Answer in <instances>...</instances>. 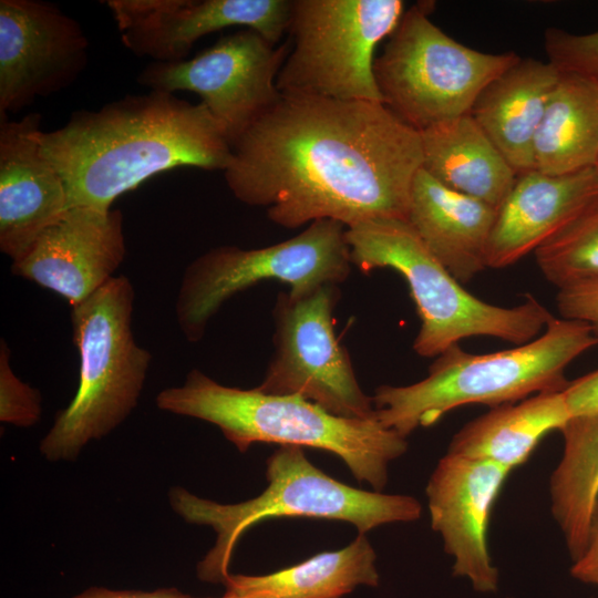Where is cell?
<instances>
[{
	"instance_id": "obj_1",
	"label": "cell",
	"mask_w": 598,
	"mask_h": 598,
	"mask_svg": "<svg viewBox=\"0 0 598 598\" xmlns=\"http://www.w3.org/2000/svg\"><path fill=\"white\" fill-rule=\"evenodd\" d=\"M423 166L420 132L383 103L281 95L233 145V195L293 229L408 218Z\"/></svg>"
},
{
	"instance_id": "obj_2",
	"label": "cell",
	"mask_w": 598,
	"mask_h": 598,
	"mask_svg": "<svg viewBox=\"0 0 598 598\" xmlns=\"http://www.w3.org/2000/svg\"><path fill=\"white\" fill-rule=\"evenodd\" d=\"M38 138L64 183L69 208L109 210L153 175L178 166L224 172L231 158L202 102L153 90L73 112L65 125Z\"/></svg>"
},
{
	"instance_id": "obj_3",
	"label": "cell",
	"mask_w": 598,
	"mask_h": 598,
	"mask_svg": "<svg viewBox=\"0 0 598 598\" xmlns=\"http://www.w3.org/2000/svg\"><path fill=\"white\" fill-rule=\"evenodd\" d=\"M155 402L163 411L218 426L239 452L254 443H277L336 454L357 481L375 492L388 483L390 463L408 451L406 437L377 416H337L300 395L223 385L198 369L190 370L182 385L162 390Z\"/></svg>"
},
{
	"instance_id": "obj_4",
	"label": "cell",
	"mask_w": 598,
	"mask_h": 598,
	"mask_svg": "<svg viewBox=\"0 0 598 598\" xmlns=\"http://www.w3.org/2000/svg\"><path fill=\"white\" fill-rule=\"evenodd\" d=\"M597 343L586 323L554 317L540 336L512 349L474 354L454 344L435 358L423 380L378 386L372 395L377 417L406 437L458 406L495 408L563 391L569 382L566 368Z\"/></svg>"
},
{
	"instance_id": "obj_5",
	"label": "cell",
	"mask_w": 598,
	"mask_h": 598,
	"mask_svg": "<svg viewBox=\"0 0 598 598\" xmlns=\"http://www.w3.org/2000/svg\"><path fill=\"white\" fill-rule=\"evenodd\" d=\"M266 489L249 501L221 504L172 487L169 503L185 522L210 526L213 548L199 561L203 581L225 584L239 537L251 526L274 517H313L350 523L360 534L391 523L417 520L420 502L409 495L368 492L343 484L316 467L301 446L280 445L267 461Z\"/></svg>"
},
{
	"instance_id": "obj_6",
	"label": "cell",
	"mask_w": 598,
	"mask_h": 598,
	"mask_svg": "<svg viewBox=\"0 0 598 598\" xmlns=\"http://www.w3.org/2000/svg\"><path fill=\"white\" fill-rule=\"evenodd\" d=\"M352 265L363 272L390 268L406 281L421 326L413 350L436 358L462 339L498 338L517 346L538 337L554 318L535 297L502 307L463 288L402 218L372 219L346 229Z\"/></svg>"
},
{
	"instance_id": "obj_7",
	"label": "cell",
	"mask_w": 598,
	"mask_h": 598,
	"mask_svg": "<svg viewBox=\"0 0 598 598\" xmlns=\"http://www.w3.org/2000/svg\"><path fill=\"white\" fill-rule=\"evenodd\" d=\"M134 298L131 280L114 276L72 307L79 386L40 442L48 461H74L90 441L107 435L137 405L152 355L133 336Z\"/></svg>"
},
{
	"instance_id": "obj_8",
	"label": "cell",
	"mask_w": 598,
	"mask_h": 598,
	"mask_svg": "<svg viewBox=\"0 0 598 598\" xmlns=\"http://www.w3.org/2000/svg\"><path fill=\"white\" fill-rule=\"evenodd\" d=\"M433 7L405 10L374 60L383 104L417 132L470 113L483 89L520 59L457 42L432 22Z\"/></svg>"
},
{
	"instance_id": "obj_9",
	"label": "cell",
	"mask_w": 598,
	"mask_h": 598,
	"mask_svg": "<svg viewBox=\"0 0 598 598\" xmlns=\"http://www.w3.org/2000/svg\"><path fill=\"white\" fill-rule=\"evenodd\" d=\"M405 11L401 0H293L281 95L383 103L374 50Z\"/></svg>"
},
{
	"instance_id": "obj_10",
	"label": "cell",
	"mask_w": 598,
	"mask_h": 598,
	"mask_svg": "<svg viewBox=\"0 0 598 598\" xmlns=\"http://www.w3.org/2000/svg\"><path fill=\"white\" fill-rule=\"evenodd\" d=\"M346 229L340 221L320 219L268 247L223 245L202 254L186 267L177 293L175 313L183 336L200 341L223 303L259 281L285 282L295 296L342 283L352 266Z\"/></svg>"
},
{
	"instance_id": "obj_11",
	"label": "cell",
	"mask_w": 598,
	"mask_h": 598,
	"mask_svg": "<svg viewBox=\"0 0 598 598\" xmlns=\"http://www.w3.org/2000/svg\"><path fill=\"white\" fill-rule=\"evenodd\" d=\"M338 289L327 285L302 296L278 295L272 311L275 352L256 388L267 394L300 395L337 416L373 419L372 396L362 391L336 336Z\"/></svg>"
},
{
	"instance_id": "obj_12",
	"label": "cell",
	"mask_w": 598,
	"mask_h": 598,
	"mask_svg": "<svg viewBox=\"0 0 598 598\" xmlns=\"http://www.w3.org/2000/svg\"><path fill=\"white\" fill-rule=\"evenodd\" d=\"M289 51L244 29L194 58L148 63L136 80L153 91L197 94L231 146L280 99L276 81Z\"/></svg>"
},
{
	"instance_id": "obj_13",
	"label": "cell",
	"mask_w": 598,
	"mask_h": 598,
	"mask_svg": "<svg viewBox=\"0 0 598 598\" xmlns=\"http://www.w3.org/2000/svg\"><path fill=\"white\" fill-rule=\"evenodd\" d=\"M89 40L59 7L0 1V117L72 84L87 63Z\"/></svg>"
},
{
	"instance_id": "obj_14",
	"label": "cell",
	"mask_w": 598,
	"mask_h": 598,
	"mask_svg": "<svg viewBox=\"0 0 598 598\" xmlns=\"http://www.w3.org/2000/svg\"><path fill=\"white\" fill-rule=\"evenodd\" d=\"M293 0H109L124 45L154 62L187 59L202 37L245 27L277 45L289 30Z\"/></svg>"
},
{
	"instance_id": "obj_15",
	"label": "cell",
	"mask_w": 598,
	"mask_h": 598,
	"mask_svg": "<svg viewBox=\"0 0 598 598\" xmlns=\"http://www.w3.org/2000/svg\"><path fill=\"white\" fill-rule=\"evenodd\" d=\"M512 471L497 463L446 453L426 485L432 529L454 559V577L482 594L496 592L498 570L488 549L492 507Z\"/></svg>"
},
{
	"instance_id": "obj_16",
	"label": "cell",
	"mask_w": 598,
	"mask_h": 598,
	"mask_svg": "<svg viewBox=\"0 0 598 598\" xmlns=\"http://www.w3.org/2000/svg\"><path fill=\"white\" fill-rule=\"evenodd\" d=\"M125 254L122 212L78 206L45 229L11 271L75 307L114 277Z\"/></svg>"
},
{
	"instance_id": "obj_17",
	"label": "cell",
	"mask_w": 598,
	"mask_h": 598,
	"mask_svg": "<svg viewBox=\"0 0 598 598\" xmlns=\"http://www.w3.org/2000/svg\"><path fill=\"white\" fill-rule=\"evenodd\" d=\"M41 118L0 117V250L12 262L69 209L64 183L41 151Z\"/></svg>"
},
{
	"instance_id": "obj_18",
	"label": "cell",
	"mask_w": 598,
	"mask_h": 598,
	"mask_svg": "<svg viewBox=\"0 0 598 598\" xmlns=\"http://www.w3.org/2000/svg\"><path fill=\"white\" fill-rule=\"evenodd\" d=\"M598 195V172L518 174L498 206L486 248L487 268L514 265L570 223Z\"/></svg>"
},
{
	"instance_id": "obj_19",
	"label": "cell",
	"mask_w": 598,
	"mask_h": 598,
	"mask_svg": "<svg viewBox=\"0 0 598 598\" xmlns=\"http://www.w3.org/2000/svg\"><path fill=\"white\" fill-rule=\"evenodd\" d=\"M496 208L451 189L421 168L411 189L408 221L461 283L486 266Z\"/></svg>"
},
{
	"instance_id": "obj_20",
	"label": "cell",
	"mask_w": 598,
	"mask_h": 598,
	"mask_svg": "<svg viewBox=\"0 0 598 598\" xmlns=\"http://www.w3.org/2000/svg\"><path fill=\"white\" fill-rule=\"evenodd\" d=\"M559 78L550 62L520 58L483 89L470 111L517 175L534 169V138Z\"/></svg>"
},
{
	"instance_id": "obj_21",
	"label": "cell",
	"mask_w": 598,
	"mask_h": 598,
	"mask_svg": "<svg viewBox=\"0 0 598 598\" xmlns=\"http://www.w3.org/2000/svg\"><path fill=\"white\" fill-rule=\"evenodd\" d=\"M423 166L432 177L496 209L516 172L470 113L420 132Z\"/></svg>"
},
{
	"instance_id": "obj_22",
	"label": "cell",
	"mask_w": 598,
	"mask_h": 598,
	"mask_svg": "<svg viewBox=\"0 0 598 598\" xmlns=\"http://www.w3.org/2000/svg\"><path fill=\"white\" fill-rule=\"evenodd\" d=\"M571 417L563 391L544 392L518 403L492 408L455 433L447 452L486 460L511 471L524 464L540 440Z\"/></svg>"
},
{
	"instance_id": "obj_23",
	"label": "cell",
	"mask_w": 598,
	"mask_h": 598,
	"mask_svg": "<svg viewBox=\"0 0 598 598\" xmlns=\"http://www.w3.org/2000/svg\"><path fill=\"white\" fill-rule=\"evenodd\" d=\"M534 169L565 175L594 167L598 155V85L561 73L547 102L533 146Z\"/></svg>"
},
{
	"instance_id": "obj_24",
	"label": "cell",
	"mask_w": 598,
	"mask_h": 598,
	"mask_svg": "<svg viewBox=\"0 0 598 598\" xmlns=\"http://www.w3.org/2000/svg\"><path fill=\"white\" fill-rule=\"evenodd\" d=\"M377 555L364 536L347 547L320 553L288 568L261 576L229 575L226 591L264 598H340L358 586L377 587Z\"/></svg>"
},
{
	"instance_id": "obj_25",
	"label": "cell",
	"mask_w": 598,
	"mask_h": 598,
	"mask_svg": "<svg viewBox=\"0 0 598 598\" xmlns=\"http://www.w3.org/2000/svg\"><path fill=\"white\" fill-rule=\"evenodd\" d=\"M560 433L564 448L549 478L550 509L575 561L587 545L598 502V412L571 416Z\"/></svg>"
},
{
	"instance_id": "obj_26",
	"label": "cell",
	"mask_w": 598,
	"mask_h": 598,
	"mask_svg": "<svg viewBox=\"0 0 598 598\" xmlns=\"http://www.w3.org/2000/svg\"><path fill=\"white\" fill-rule=\"evenodd\" d=\"M536 264L558 289L598 279V195L535 251Z\"/></svg>"
},
{
	"instance_id": "obj_27",
	"label": "cell",
	"mask_w": 598,
	"mask_h": 598,
	"mask_svg": "<svg viewBox=\"0 0 598 598\" xmlns=\"http://www.w3.org/2000/svg\"><path fill=\"white\" fill-rule=\"evenodd\" d=\"M545 51L561 73H574L598 85V30L573 34L549 28L545 31Z\"/></svg>"
},
{
	"instance_id": "obj_28",
	"label": "cell",
	"mask_w": 598,
	"mask_h": 598,
	"mask_svg": "<svg viewBox=\"0 0 598 598\" xmlns=\"http://www.w3.org/2000/svg\"><path fill=\"white\" fill-rule=\"evenodd\" d=\"M42 413L41 394L21 381L10 365V349L6 340L0 343V421L29 427Z\"/></svg>"
},
{
	"instance_id": "obj_29",
	"label": "cell",
	"mask_w": 598,
	"mask_h": 598,
	"mask_svg": "<svg viewBox=\"0 0 598 598\" xmlns=\"http://www.w3.org/2000/svg\"><path fill=\"white\" fill-rule=\"evenodd\" d=\"M556 303L561 318L586 323L598 339V279L559 288Z\"/></svg>"
},
{
	"instance_id": "obj_30",
	"label": "cell",
	"mask_w": 598,
	"mask_h": 598,
	"mask_svg": "<svg viewBox=\"0 0 598 598\" xmlns=\"http://www.w3.org/2000/svg\"><path fill=\"white\" fill-rule=\"evenodd\" d=\"M563 393L571 416L598 412V370L568 382Z\"/></svg>"
},
{
	"instance_id": "obj_31",
	"label": "cell",
	"mask_w": 598,
	"mask_h": 598,
	"mask_svg": "<svg viewBox=\"0 0 598 598\" xmlns=\"http://www.w3.org/2000/svg\"><path fill=\"white\" fill-rule=\"evenodd\" d=\"M570 574L584 584L598 587V502L591 517L587 545L580 557L573 561Z\"/></svg>"
},
{
	"instance_id": "obj_32",
	"label": "cell",
	"mask_w": 598,
	"mask_h": 598,
	"mask_svg": "<svg viewBox=\"0 0 598 598\" xmlns=\"http://www.w3.org/2000/svg\"><path fill=\"white\" fill-rule=\"evenodd\" d=\"M73 598H194L175 588H162L153 591L112 590L103 587H91Z\"/></svg>"
},
{
	"instance_id": "obj_33",
	"label": "cell",
	"mask_w": 598,
	"mask_h": 598,
	"mask_svg": "<svg viewBox=\"0 0 598 598\" xmlns=\"http://www.w3.org/2000/svg\"><path fill=\"white\" fill-rule=\"evenodd\" d=\"M221 598H264V597L256 596V595H239V594L226 591Z\"/></svg>"
},
{
	"instance_id": "obj_34",
	"label": "cell",
	"mask_w": 598,
	"mask_h": 598,
	"mask_svg": "<svg viewBox=\"0 0 598 598\" xmlns=\"http://www.w3.org/2000/svg\"><path fill=\"white\" fill-rule=\"evenodd\" d=\"M594 167H595L596 171L598 172V155H597V159H596V163H595Z\"/></svg>"
}]
</instances>
